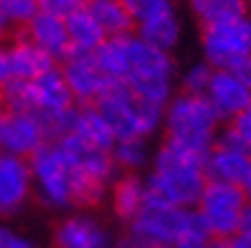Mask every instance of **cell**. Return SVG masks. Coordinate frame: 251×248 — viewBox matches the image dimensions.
Returning a JSON list of instances; mask_svg holds the SVG:
<instances>
[{
    "label": "cell",
    "mask_w": 251,
    "mask_h": 248,
    "mask_svg": "<svg viewBox=\"0 0 251 248\" xmlns=\"http://www.w3.org/2000/svg\"><path fill=\"white\" fill-rule=\"evenodd\" d=\"M247 205L249 203L242 187L208 180L194 209L203 219L212 239H231L240 232Z\"/></svg>",
    "instance_id": "cell-9"
},
{
    "label": "cell",
    "mask_w": 251,
    "mask_h": 248,
    "mask_svg": "<svg viewBox=\"0 0 251 248\" xmlns=\"http://www.w3.org/2000/svg\"><path fill=\"white\" fill-rule=\"evenodd\" d=\"M205 173L212 182L242 184L251 176V155L226 130L217 137L215 146L205 155Z\"/></svg>",
    "instance_id": "cell-14"
},
{
    "label": "cell",
    "mask_w": 251,
    "mask_h": 248,
    "mask_svg": "<svg viewBox=\"0 0 251 248\" xmlns=\"http://www.w3.org/2000/svg\"><path fill=\"white\" fill-rule=\"evenodd\" d=\"M60 73L75 105H96L112 85L105 78V73L100 71V66L96 64L94 55L71 52L69 57L62 59Z\"/></svg>",
    "instance_id": "cell-13"
},
{
    "label": "cell",
    "mask_w": 251,
    "mask_h": 248,
    "mask_svg": "<svg viewBox=\"0 0 251 248\" xmlns=\"http://www.w3.org/2000/svg\"><path fill=\"white\" fill-rule=\"evenodd\" d=\"M203 62L215 71H235L251 59V14L201 30Z\"/></svg>",
    "instance_id": "cell-8"
},
{
    "label": "cell",
    "mask_w": 251,
    "mask_h": 248,
    "mask_svg": "<svg viewBox=\"0 0 251 248\" xmlns=\"http://www.w3.org/2000/svg\"><path fill=\"white\" fill-rule=\"evenodd\" d=\"M135 34L144 44L158 48V50L174 52L180 44V37H183V25H180V19L176 16V9H169V12H162L158 16L139 21L135 25Z\"/></svg>",
    "instance_id": "cell-21"
},
{
    "label": "cell",
    "mask_w": 251,
    "mask_h": 248,
    "mask_svg": "<svg viewBox=\"0 0 251 248\" xmlns=\"http://www.w3.org/2000/svg\"><path fill=\"white\" fill-rule=\"evenodd\" d=\"M130 37H107L103 41V46L94 52L96 64L100 66V71L105 73V78L112 85H126L128 80V71H130Z\"/></svg>",
    "instance_id": "cell-23"
},
{
    "label": "cell",
    "mask_w": 251,
    "mask_h": 248,
    "mask_svg": "<svg viewBox=\"0 0 251 248\" xmlns=\"http://www.w3.org/2000/svg\"><path fill=\"white\" fill-rule=\"evenodd\" d=\"M73 107H75V100L62 78L60 66L32 82V114H37L44 121L46 132L50 130L55 121L66 116Z\"/></svg>",
    "instance_id": "cell-16"
},
{
    "label": "cell",
    "mask_w": 251,
    "mask_h": 248,
    "mask_svg": "<svg viewBox=\"0 0 251 248\" xmlns=\"http://www.w3.org/2000/svg\"><path fill=\"white\" fill-rule=\"evenodd\" d=\"M94 19L99 21L105 37H126L135 34V19L124 0H89L87 2Z\"/></svg>",
    "instance_id": "cell-24"
},
{
    "label": "cell",
    "mask_w": 251,
    "mask_h": 248,
    "mask_svg": "<svg viewBox=\"0 0 251 248\" xmlns=\"http://www.w3.org/2000/svg\"><path fill=\"white\" fill-rule=\"evenodd\" d=\"M34 182V198L50 212H71L73 203V171L64 150L57 141L41 146L30 159Z\"/></svg>",
    "instance_id": "cell-7"
},
{
    "label": "cell",
    "mask_w": 251,
    "mask_h": 248,
    "mask_svg": "<svg viewBox=\"0 0 251 248\" xmlns=\"http://www.w3.org/2000/svg\"><path fill=\"white\" fill-rule=\"evenodd\" d=\"M224 244H226V248H251V237L238 232V235L231 237V239H224Z\"/></svg>",
    "instance_id": "cell-34"
},
{
    "label": "cell",
    "mask_w": 251,
    "mask_h": 248,
    "mask_svg": "<svg viewBox=\"0 0 251 248\" xmlns=\"http://www.w3.org/2000/svg\"><path fill=\"white\" fill-rule=\"evenodd\" d=\"M112 248H144V246H142L132 235H128V232L124 230L119 237H114V246Z\"/></svg>",
    "instance_id": "cell-33"
},
{
    "label": "cell",
    "mask_w": 251,
    "mask_h": 248,
    "mask_svg": "<svg viewBox=\"0 0 251 248\" xmlns=\"http://www.w3.org/2000/svg\"><path fill=\"white\" fill-rule=\"evenodd\" d=\"M110 157L119 173H142L146 166H151L153 153L146 139H117Z\"/></svg>",
    "instance_id": "cell-26"
},
{
    "label": "cell",
    "mask_w": 251,
    "mask_h": 248,
    "mask_svg": "<svg viewBox=\"0 0 251 248\" xmlns=\"http://www.w3.org/2000/svg\"><path fill=\"white\" fill-rule=\"evenodd\" d=\"M169 248H208V242L205 244H176V246H169Z\"/></svg>",
    "instance_id": "cell-38"
},
{
    "label": "cell",
    "mask_w": 251,
    "mask_h": 248,
    "mask_svg": "<svg viewBox=\"0 0 251 248\" xmlns=\"http://www.w3.org/2000/svg\"><path fill=\"white\" fill-rule=\"evenodd\" d=\"M245 2H247V5H249V2H251V0H245Z\"/></svg>",
    "instance_id": "cell-40"
},
{
    "label": "cell",
    "mask_w": 251,
    "mask_h": 248,
    "mask_svg": "<svg viewBox=\"0 0 251 248\" xmlns=\"http://www.w3.org/2000/svg\"><path fill=\"white\" fill-rule=\"evenodd\" d=\"M124 2L130 9L132 19H135V25H137L139 21H146V19H151V16H158L162 12L174 9L172 0H124Z\"/></svg>",
    "instance_id": "cell-29"
},
{
    "label": "cell",
    "mask_w": 251,
    "mask_h": 248,
    "mask_svg": "<svg viewBox=\"0 0 251 248\" xmlns=\"http://www.w3.org/2000/svg\"><path fill=\"white\" fill-rule=\"evenodd\" d=\"M114 237L92 212H66L53 225L50 248H112Z\"/></svg>",
    "instance_id": "cell-10"
},
{
    "label": "cell",
    "mask_w": 251,
    "mask_h": 248,
    "mask_svg": "<svg viewBox=\"0 0 251 248\" xmlns=\"http://www.w3.org/2000/svg\"><path fill=\"white\" fill-rule=\"evenodd\" d=\"M34 182L25 157L0 153V219H14L32 203Z\"/></svg>",
    "instance_id": "cell-12"
},
{
    "label": "cell",
    "mask_w": 251,
    "mask_h": 248,
    "mask_svg": "<svg viewBox=\"0 0 251 248\" xmlns=\"http://www.w3.org/2000/svg\"><path fill=\"white\" fill-rule=\"evenodd\" d=\"M117 139H149L165 123V107L137 98L128 85H110L96 103Z\"/></svg>",
    "instance_id": "cell-5"
},
{
    "label": "cell",
    "mask_w": 251,
    "mask_h": 248,
    "mask_svg": "<svg viewBox=\"0 0 251 248\" xmlns=\"http://www.w3.org/2000/svg\"><path fill=\"white\" fill-rule=\"evenodd\" d=\"M0 7H2L12 30H16V32L23 30L39 12V2L37 0H0Z\"/></svg>",
    "instance_id": "cell-28"
},
{
    "label": "cell",
    "mask_w": 251,
    "mask_h": 248,
    "mask_svg": "<svg viewBox=\"0 0 251 248\" xmlns=\"http://www.w3.org/2000/svg\"><path fill=\"white\" fill-rule=\"evenodd\" d=\"M9 32H12V25H9V21H7L5 12H2V7H0V39L7 37Z\"/></svg>",
    "instance_id": "cell-36"
},
{
    "label": "cell",
    "mask_w": 251,
    "mask_h": 248,
    "mask_svg": "<svg viewBox=\"0 0 251 248\" xmlns=\"http://www.w3.org/2000/svg\"><path fill=\"white\" fill-rule=\"evenodd\" d=\"M205 100L212 105L219 118L228 123L251 105V85H247L235 71H215Z\"/></svg>",
    "instance_id": "cell-17"
},
{
    "label": "cell",
    "mask_w": 251,
    "mask_h": 248,
    "mask_svg": "<svg viewBox=\"0 0 251 248\" xmlns=\"http://www.w3.org/2000/svg\"><path fill=\"white\" fill-rule=\"evenodd\" d=\"M212 73H215V68L210 64H205L203 59L190 64L180 73V91L190 93V96H205L208 87H210Z\"/></svg>",
    "instance_id": "cell-27"
},
{
    "label": "cell",
    "mask_w": 251,
    "mask_h": 248,
    "mask_svg": "<svg viewBox=\"0 0 251 248\" xmlns=\"http://www.w3.org/2000/svg\"><path fill=\"white\" fill-rule=\"evenodd\" d=\"M107 198H110L112 214L124 225H128L146 207V201H149L146 178L142 173H119L110 184Z\"/></svg>",
    "instance_id": "cell-19"
},
{
    "label": "cell",
    "mask_w": 251,
    "mask_h": 248,
    "mask_svg": "<svg viewBox=\"0 0 251 248\" xmlns=\"http://www.w3.org/2000/svg\"><path fill=\"white\" fill-rule=\"evenodd\" d=\"M187 7L201 30L249 14V5L245 0H187Z\"/></svg>",
    "instance_id": "cell-25"
},
{
    "label": "cell",
    "mask_w": 251,
    "mask_h": 248,
    "mask_svg": "<svg viewBox=\"0 0 251 248\" xmlns=\"http://www.w3.org/2000/svg\"><path fill=\"white\" fill-rule=\"evenodd\" d=\"M0 248H37V244L30 237L21 235V232L12 230L9 225L0 223Z\"/></svg>",
    "instance_id": "cell-31"
},
{
    "label": "cell",
    "mask_w": 251,
    "mask_h": 248,
    "mask_svg": "<svg viewBox=\"0 0 251 248\" xmlns=\"http://www.w3.org/2000/svg\"><path fill=\"white\" fill-rule=\"evenodd\" d=\"M144 248H169L176 244H205L212 237L194 207H172L146 201V207L126 225Z\"/></svg>",
    "instance_id": "cell-2"
},
{
    "label": "cell",
    "mask_w": 251,
    "mask_h": 248,
    "mask_svg": "<svg viewBox=\"0 0 251 248\" xmlns=\"http://www.w3.org/2000/svg\"><path fill=\"white\" fill-rule=\"evenodd\" d=\"M240 232L247 237H251V205H247L245 216H242V225H240Z\"/></svg>",
    "instance_id": "cell-35"
},
{
    "label": "cell",
    "mask_w": 251,
    "mask_h": 248,
    "mask_svg": "<svg viewBox=\"0 0 251 248\" xmlns=\"http://www.w3.org/2000/svg\"><path fill=\"white\" fill-rule=\"evenodd\" d=\"M126 85L137 98L167 107L174 98L176 85V59L172 52H162L149 46L137 34L130 37V71Z\"/></svg>",
    "instance_id": "cell-6"
},
{
    "label": "cell",
    "mask_w": 251,
    "mask_h": 248,
    "mask_svg": "<svg viewBox=\"0 0 251 248\" xmlns=\"http://www.w3.org/2000/svg\"><path fill=\"white\" fill-rule=\"evenodd\" d=\"M66 32H69V44H71V52H80V55H94L103 46V41L107 39L103 27L99 25V21L94 19V14L89 12V7H80L69 16H64Z\"/></svg>",
    "instance_id": "cell-22"
},
{
    "label": "cell",
    "mask_w": 251,
    "mask_h": 248,
    "mask_svg": "<svg viewBox=\"0 0 251 248\" xmlns=\"http://www.w3.org/2000/svg\"><path fill=\"white\" fill-rule=\"evenodd\" d=\"M5 80L0 78V112H2V103H5Z\"/></svg>",
    "instance_id": "cell-39"
},
{
    "label": "cell",
    "mask_w": 251,
    "mask_h": 248,
    "mask_svg": "<svg viewBox=\"0 0 251 248\" xmlns=\"http://www.w3.org/2000/svg\"><path fill=\"white\" fill-rule=\"evenodd\" d=\"M208 184L205 155L165 139L155 148L146 176L149 201L172 207H194Z\"/></svg>",
    "instance_id": "cell-1"
},
{
    "label": "cell",
    "mask_w": 251,
    "mask_h": 248,
    "mask_svg": "<svg viewBox=\"0 0 251 248\" xmlns=\"http://www.w3.org/2000/svg\"><path fill=\"white\" fill-rule=\"evenodd\" d=\"M39 2V9L41 12H50V14H57V16H69L71 12H75V9H80L78 0H37Z\"/></svg>",
    "instance_id": "cell-32"
},
{
    "label": "cell",
    "mask_w": 251,
    "mask_h": 248,
    "mask_svg": "<svg viewBox=\"0 0 251 248\" xmlns=\"http://www.w3.org/2000/svg\"><path fill=\"white\" fill-rule=\"evenodd\" d=\"M50 139L46 125L37 114L9 110L0 112V153L30 159Z\"/></svg>",
    "instance_id": "cell-11"
},
{
    "label": "cell",
    "mask_w": 251,
    "mask_h": 248,
    "mask_svg": "<svg viewBox=\"0 0 251 248\" xmlns=\"http://www.w3.org/2000/svg\"><path fill=\"white\" fill-rule=\"evenodd\" d=\"M73 171V203L78 209H94L103 205L110 184L119 171L114 166L110 150L82 144L73 135L57 139Z\"/></svg>",
    "instance_id": "cell-4"
},
{
    "label": "cell",
    "mask_w": 251,
    "mask_h": 248,
    "mask_svg": "<svg viewBox=\"0 0 251 248\" xmlns=\"http://www.w3.org/2000/svg\"><path fill=\"white\" fill-rule=\"evenodd\" d=\"M224 130L251 155V105L242 114H238L233 121H228Z\"/></svg>",
    "instance_id": "cell-30"
},
{
    "label": "cell",
    "mask_w": 251,
    "mask_h": 248,
    "mask_svg": "<svg viewBox=\"0 0 251 248\" xmlns=\"http://www.w3.org/2000/svg\"><path fill=\"white\" fill-rule=\"evenodd\" d=\"M242 191H245V196H247V203L251 205V176L247 178V182L242 184Z\"/></svg>",
    "instance_id": "cell-37"
},
{
    "label": "cell",
    "mask_w": 251,
    "mask_h": 248,
    "mask_svg": "<svg viewBox=\"0 0 251 248\" xmlns=\"http://www.w3.org/2000/svg\"><path fill=\"white\" fill-rule=\"evenodd\" d=\"M224 121L212 110L205 96H190V93H174V98L165 107V135L176 144L194 150L199 155H208L222 135Z\"/></svg>",
    "instance_id": "cell-3"
},
{
    "label": "cell",
    "mask_w": 251,
    "mask_h": 248,
    "mask_svg": "<svg viewBox=\"0 0 251 248\" xmlns=\"http://www.w3.org/2000/svg\"><path fill=\"white\" fill-rule=\"evenodd\" d=\"M5 59L7 82H34L57 68V62L34 46L23 32H16L5 44Z\"/></svg>",
    "instance_id": "cell-15"
},
{
    "label": "cell",
    "mask_w": 251,
    "mask_h": 248,
    "mask_svg": "<svg viewBox=\"0 0 251 248\" xmlns=\"http://www.w3.org/2000/svg\"><path fill=\"white\" fill-rule=\"evenodd\" d=\"M32 41L37 48L50 55L55 62H62L64 57L71 55V44H69V32H66V23L64 16L50 12H37L30 23L23 30H19Z\"/></svg>",
    "instance_id": "cell-18"
},
{
    "label": "cell",
    "mask_w": 251,
    "mask_h": 248,
    "mask_svg": "<svg viewBox=\"0 0 251 248\" xmlns=\"http://www.w3.org/2000/svg\"><path fill=\"white\" fill-rule=\"evenodd\" d=\"M71 135L75 139H80L82 144L100 150H112L114 141H117L110 123L105 121V116L100 114L96 105H78L75 107Z\"/></svg>",
    "instance_id": "cell-20"
}]
</instances>
